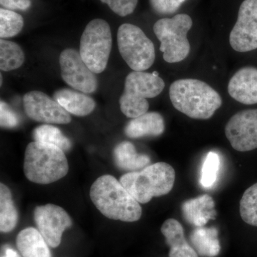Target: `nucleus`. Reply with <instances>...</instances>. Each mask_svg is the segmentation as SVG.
<instances>
[{
    "mask_svg": "<svg viewBox=\"0 0 257 257\" xmlns=\"http://www.w3.org/2000/svg\"><path fill=\"white\" fill-rule=\"evenodd\" d=\"M175 171L165 162H157L138 172L121 176L119 182L140 204L169 194L175 182Z\"/></svg>",
    "mask_w": 257,
    "mask_h": 257,
    "instance_id": "20e7f679",
    "label": "nucleus"
},
{
    "mask_svg": "<svg viewBox=\"0 0 257 257\" xmlns=\"http://www.w3.org/2000/svg\"><path fill=\"white\" fill-rule=\"evenodd\" d=\"M115 13L121 17L131 15L136 9L138 0H100Z\"/></svg>",
    "mask_w": 257,
    "mask_h": 257,
    "instance_id": "cd10ccee",
    "label": "nucleus"
},
{
    "mask_svg": "<svg viewBox=\"0 0 257 257\" xmlns=\"http://www.w3.org/2000/svg\"><path fill=\"white\" fill-rule=\"evenodd\" d=\"M166 242L170 246V257H199L184 236L183 226L177 219H167L161 227Z\"/></svg>",
    "mask_w": 257,
    "mask_h": 257,
    "instance_id": "dca6fc26",
    "label": "nucleus"
},
{
    "mask_svg": "<svg viewBox=\"0 0 257 257\" xmlns=\"http://www.w3.org/2000/svg\"><path fill=\"white\" fill-rule=\"evenodd\" d=\"M214 199L208 194L189 199L182 205L185 220L197 227H202L211 219H215Z\"/></svg>",
    "mask_w": 257,
    "mask_h": 257,
    "instance_id": "2eb2a0df",
    "label": "nucleus"
},
{
    "mask_svg": "<svg viewBox=\"0 0 257 257\" xmlns=\"http://www.w3.org/2000/svg\"><path fill=\"white\" fill-rule=\"evenodd\" d=\"M20 124V119L15 111L5 101L0 103V124L3 128H15Z\"/></svg>",
    "mask_w": 257,
    "mask_h": 257,
    "instance_id": "c756f323",
    "label": "nucleus"
},
{
    "mask_svg": "<svg viewBox=\"0 0 257 257\" xmlns=\"http://www.w3.org/2000/svg\"><path fill=\"white\" fill-rule=\"evenodd\" d=\"M24 20L21 15L10 10L0 9V37L2 39L16 36L22 31Z\"/></svg>",
    "mask_w": 257,
    "mask_h": 257,
    "instance_id": "a878e982",
    "label": "nucleus"
},
{
    "mask_svg": "<svg viewBox=\"0 0 257 257\" xmlns=\"http://www.w3.org/2000/svg\"><path fill=\"white\" fill-rule=\"evenodd\" d=\"M154 11L160 15L173 14L187 0H150Z\"/></svg>",
    "mask_w": 257,
    "mask_h": 257,
    "instance_id": "c85d7f7f",
    "label": "nucleus"
},
{
    "mask_svg": "<svg viewBox=\"0 0 257 257\" xmlns=\"http://www.w3.org/2000/svg\"><path fill=\"white\" fill-rule=\"evenodd\" d=\"M3 257H20L18 253L12 248H8L5 250V256Z\"/></svg>",
    "mask_w": 257,
    "mask_h": 257,
    "instance_id": "2f4dec72",
    "label": "nucleus"
},
{
    "mask_svg": "<svg viewBox=\"0 0 257 257\" xmlns=\"http://www.w3.org/2000/svg\"><path fill=\"white\" fill-rule=\"evenodd\" d=\"M115 165L121 170L138 172L150 165V157L137 152L133 144L122 142L115 147L113 152Z\"/></svg>",
    "mask_w": 257,
    "mask_h": 257,
    "instance_id": "6ab92c4d",
    "label": "nucleus"
},
{
    "mask_svg": "<svg viewBox=\"0 0 257 257\" xmlns=\"http://www.w3.org/2000/svg\"><path fill=\"white\" fill-rule=\"evenodd\" d=\"M89 196L96 209L108 219L134 222L140 220L143 214L140 203L113 176L96 179Z\"/></svg>",
    "mask_w": 257,
    "mask_h": 257,
    "instance_id": "f257e3e1",
    "label": "nucleus"
},
{
    "mask_svg": "<svg viewBox=\"0 0 257 257\" xmlns=\"http://www.w3.org/2000/svg\"><path fill=\"white\" fill-rule=\"evenodd\" d=\"M111 47L112 37L109 24L101 19L89 22L81 37L79 53L94 74H100L106 69Z\"/></svg>",
    "mask_w": 257,
    "mask_h": 257,
    "instance_id": "0eeeda50",
    "label": "nucleus"
},
{
    "mask_svg": "<svg viewBox=\"0 0 257 257\" xmlns=\"http://www.w3.org/2000/svg\"><path fill=\"white\" fill-rule=\"evenodd\" d=\"M117 44L120 55L134 71L143 72L155 60V48L139 27L125 23L118 29Z\"/></svg>",
    "mask_w": 257,
    "mask_h": 257,
    "instance_id": "6e6552de",
    "label": "nucleus"
},
{
    "mask_svg": "<svg viewBox=\"0 0 257 257\" xmlns=\"http://www.w3.org/2000/svg\"><path fill=\"white\" fill-rule=\"evenodd\" d=\"M220 169V158L214 152H209L203 162L200 183L204 188H211L215 183Z\"/></svg>",
    "mask_w": 257,
    "mask_h": 257,
    "instance_id": "bb28decb",
    "label": "nucleus"
},
{
    "mask_svg": "<svg viewBox=\"0 0 257 257\" xmlns=\"http://www.w3.org/2000/svg\"><path fill=\"white\" fill-rule=\"evenodd\" d=\"M24 109L29 118L47 124H67L71 122L68 111L57 101L40 91H31L23 98Z\"/></svg>",
    "mask_w": 257,
    "mask_h": 257,
    "instance_id": "ddd939ff",
    "label": "nucleus"
},
{
    "mask_svg": "<svg viewBox=\"0 0 257 257\" xmlns=\"http://www.w3.org/2000/svg\"><path fill=\"white\" fill-rule=\"evenodd\" d=\"M69 165L63 150L51 144L33 142L25 150L24 172L30 182L49 184L63 178Z\"/></svg>",
    "mask_w": 257,
    "mask_h": 257,
    "instance_id": "7ed1b4c3",
    "label": "nucleus"
},
{
    "mask_svg": "<svg viewBox=\"0 0 257 257\" xmlns=\"http://www.w3.org/2000/svg\"><path fill=\"white\" fill-rule=\"evenodd\" d=\"M230 45L236 52L257 49V0H244L229 36Z\"/></svg>",
    "mask_w": 257,
    "mask_h": 257,
    "instance_id": "9b49d317",
    "label": "nucleus"
},
{
    "mask_svg": "<svg viewBox=\"0 0 257 257\" xmlns=\"http://www.w3.org/2000/svg\"><path fill=\"white\" fill-rule=\"evenodd\" d=\"M37 229L52 248L60 246L64 231L72 225V221L63 208L55 204L39 206L34 210Z\"/></svg>",
    "mask_w": 257,
    "mask_h": 257,
    "instance_id": "9d476101",
    "label": "nucleus"
},
{
    "mask_svg": "<svg viewBox=\"0 0 257 257\" xmlns=\"http://www.w3.org/2000/svg\"><path fill=\"white\" fill-rule=\"evenodd\" d=\"M54 99L69 114L84 116L92 113L96 103L90 96L83 92L69 89H61L54 94Z\"/></svg>",
    "mask_w": 257,
    "mask_h": 257,
    "instance_id": "a211bd4d",
    "label": "nucleus"
},
{
    "mask_svg": "<svg viewBox=\"0 0 257 257\" xmlns=\"http://www.w3.org/2000/svg\"><path fill=\"white\" fill-rule=\"evenodd\" d=\"M170 98L177 110L196 119H210L222 104L215 89L195 79H179L172 83Z\"/></svg>",
    "mask_w": 257,
    "mask_h": 257,
    "instance_id": "f03ea898",
    "label": "nucleus"
},
{
    "mask_svg": "<svg viewBox=\"0 0 257 257\" xmlns=\"http://www.w3.org/2000/svg\"><path fill=\"white\" fill-rule=\"evenodd\" d=\"M2 6L8 10H26L31 6V0H0Z\"/></svg>",
    "mask_w": 257,
    "mask_h": 257,
    "instance_id": "7c9ffc66",
    "label": "nucleus"
},
{
    "mask_svg": "<svg viewBox=\"0 0 257 257\" xmlns=\"http://www.w3.org/2000/svg\"><path fill=\"white\" fill-rule=\"evenodd\" d=\"M192 25V18L185 14L161 19L155 24L154 32L161 42L160 50L166 62L177 63L187 58L191 48L187 34Z\"/></svg>",
    "mask_w": 257,
    "mask_h": 257,
    "instance_id": "423d86ee",
    "label": "nucleus"
},
{
    "mask_svg": "<svg viewBox=\"0 0 257 257\" xmlns=\"http://www.w3.org/2000/svg\"><path fill=\"white\" fill-rule=\"evenodd\" d=\"M192 247L198 254L204 257H215L220 252L221 246L215 227H197L189 236Z\"/></svg>",
    "mask_w": 257,
    "mask_h": 257,
    "instance_id": "412c9836",
    "label": "nucleus"
},
{
    "mask_svg": "<svg viewBox=\"0 0 257 257\" xmlns=\"http://www.w3.org/2000/svg\"><path fill=\"white\" fill-rule=\"evenodd\" d=\"M32 136L35 142L55 145L64 152H68L72 147L69 139L64 136L60 128L52 125L43 124L37 126L33 130Z\"/></svg>",
    "mask_w": 257,
    "mask_h": 257,
    "instance_id": "b1692460",
    "label": "nucleus"
},
{
    "mask_svg": "<svg viewBox=\"0 0 257 257\" xmlns=\"http://www.w3.org/2000/svg\"><path fill=\"white\" fill-rule=\"evenodd\" d=\"M228 92L241 104H257V69L247 67L238 70L230 79Z\"/></svg>",
    "mask_w": 257,
    "mask_h": 257,
    "instance_id": "4468645a",
    "label": "nucleus"
},
{
    "mask_svg": "<svg viewBox=\"0 0 257 257\" xmlns=\"http://www.w3.org/2000/svg\"><path fill=\"white\" fill-rule=\"evenodd\" d=\"M16 245L23 257H52L48 243L35 228L22 230L17 236Z\"/></svg>",
    "mask_w": 257,
    "mask_h": 257,
    "instance_id": "aec40b11",
    "label": "nucleus"
},
{
    "mask_svg": "<svg viewBox=\"0 0 257 257\" xmlns=\"http://www.w3.org/2000/svg\"><path fill=\"white\" fill-rule=\"evenodd\" d=\"M165 87L158 72H130L125 79L124 92L119 99L121 112L133 119L145 114L150 107L147 99L160 95Z\"/></svg>",
    "mask_w": 257,
    "mask_h": 257,
    "instance_id": "39448f33",
    "label": "nucleus"
},
{
    "mask_svg": "<svg viewBox=\"0 0 257 257\" xmlns=\"http://www.w3.org/2000/svg\"><path fill=\"white\" fill-rule=\"evenodd\" d=\"M25 54L18 44L0 40V68L5 72L20 68L25 62Z\"/></svg>",
    "mask_w": 257,
    "mask_h": 257,
    "instance_id": "5701e85b",
    "label": "nucleus"
},
{
    "mask_svg": "<svg viewBox=\"0 0 257 257\" xmlns=\"http://www.w3.org/2000/svg\"><path fill=\"white\" fill-rule=\"evenodd\" d=\"M165 130L163 116L160 113L152 111L128 121L124 128V134L128 138L139 139L160 136Z\"/></svg>",
    "mask_w": 257,
    "mask_h": 257,
    "instance_id": "f3484780",
    "label": "nucleus"
},
{
    "mask_svg": "<svg viewBox=\"0 0 257 257\" xmlns=\"http://www.w3.org/2000/svg\"><path fill=\"white\" fill-rule=\"evenodd\" d=\"M18 212L13 202L11 191L5 184H0V231L8 233L18 224Z\"/></svg>",
    "mask_w": 257,
    "mask_h": 257,
    "instance_id": "4be33fe9",
    "label": "nucleus"
},
{
    "mask_svg": "<svg viewBox=\"0 0 257 257\" xmlns=\"http://www.w3.org/2000/svg\"><path fill=\"white\" fill-rule=\"evenodd\" d=\"M225 135L236 151L248 152L257 148V109L236 113L225 126Z\"/></svg>",
    "mask_w": 257,
    "mask_h": 257,
    "instance_id": "f8f14e48",
    "label": "nucleus"
},
{
    "mask_svg": "<svg viewBox=\"0 0 257 257\" xmlns=\"http://www.w3.org/2000/svg\"><path fill=\"white\" fill-rule=\"evenodd\" d=\"M61 75L64 82L76 90L90 94L98 87L95 74L84 63L80 53L74 49H66L60 56Z\"/></svg>",
    "mask_w": 257,
    "mask_h": 257,
    "instance_id": "1a4fd4ad",
    "label": "nucleus"
},
{
    "mask_svg": "<svg viewBox=\"0 0 257 257\" xmlns=\"http://www.w3.org/2000/svg\"><path fill=\"white\" fill-rule=\"evenodd\" d=\"M240 215L246 224L257 226V183L243 193L239 206Z\"/></svg>",
    "mask_w": 257,
    "mask_h": 257,
    "instance_id": "393cba45",
    "label": "nucleus"
}]
</instances>
